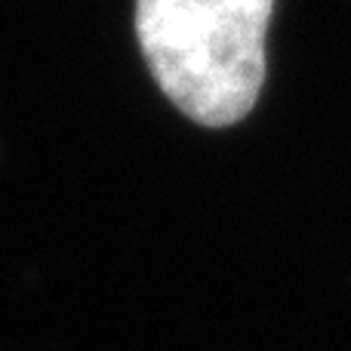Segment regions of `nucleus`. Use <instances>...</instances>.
Listing matches in <instances>:
<instances>
[{
	"label": "nucleus",
	"instance_id": "obj_1",
	"mask_svg": "<svg viewBox=\"0 0 351 351\" xmlns=\"http://www.w3.org/2000/svg\"><path fill=\"white\" fill-rule=\"evenodd\" d=\"M274 0H136V34L167 99L204 127L253 111Z\"/></svg>",
	"mask_w": 351,
	"mask_h": 351
}]
</instances>
